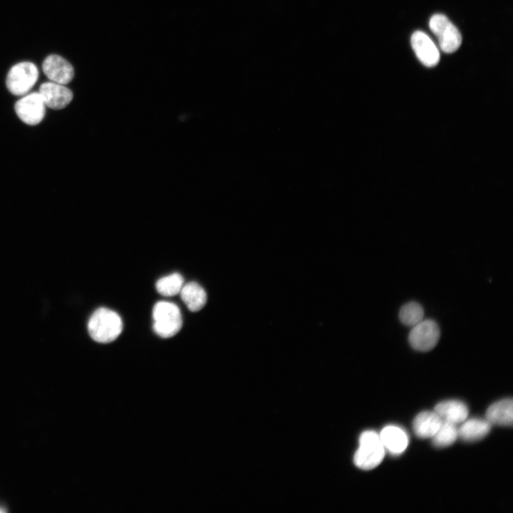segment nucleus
Listing matches in <instances>:
<instances>
[{"label":"nucleus","instance_id":"obj_13","mask_svg":"<svg viewBox=\"0 0 513 513\" xmlns=\"http://www.w3.org/2000/svg\"><path fill=\"white\" fill-rule=\"evenodd\" d=\"M442 423L441 418L435 411L420 413L413 420V429L420 438H431Z\"/></svg>","mask_w":513,"mask_h":513},{"label":"nucleus","instance_id":"obj_9","mask_svg":"<svg viewBox=\"0 0 513 513\" xmlns=\"http://www.w3.org/2000/svg\"><path fill=\"white\" fill-rule=\"evenodd\" d=\"M38 93L46 106L55 110L67 106L73 97L72 91L65 85L53 81L43 83Z\"/></svg>","mask_w":513,"mask_h":513},{"label":"nucleus","instance_id":"obj_12","mask_svg":"<svg viewBox=\"0 0 513 513\" xmlns=\"http://www.w3.org/2000/svg\"><path fill=\"white\" fill-rule=\"evenodd\" d=\"M442 421L455 425L462 423L468 416V408L465 403L457 400H449L437 403L434 410Z\"/></svg>","mask_w":513,"mask_h":513},{"label":"nucleus","instance_id":"obj_1","mask_svg":"<svg viewBox=\"0 0 513 513\" xmlns=\"http://www.w3.org/2000/svg\"><path fill=\"white\" fill-rule=\"evenodd\" d=\"M123 322L115 311L106 309H96L88 322V331L90 337L99 343H110L121 333Z\"/></svg>","mask_w":513,"mask_h":513},{"label":"nucleus","instance_id":"obj_14","mask_svg":"<svg viewBox=\"0 0 513 513\" xmlns=\"http://www.w3.org/2000/svg\"><path fill=\"white\" fill-rule=\"evenodd\" d=\"M486 420L491 425L511 426L513 422L512 399L505 398L492 404L486 411Z\"/></svg>","mask_w":513,"mask_h":513},{"label":"nucleus","instance_id":"obj_17","mask_svg":"<svg viewBox=\"0 0 513 513\" xmlns=\"http://www.w3.org/2000/svg\"><path fill=\"white\" fill-rule=\"evenodd\" d=\"M184 279L178 273H173L159 279L155 284L159 294L165 296H172L180 294Z\"/></svg>","mask_w":513,"mask_h":513},{"label":"nucleus","instance_id":"obj_11","mask_svg":"<svg viewBox=\"0 0 513 513\" xmlns=\"http://www.w3.org/2000/svg\"><path fill=\"white\" fill-rule=\"evenodd\" d=\"M379 435L385 451L392 455H400L408 445L407 432L398 425H386L382 429Z\"/></svg>","mask_w":513,"mask_h":513},{"label":"nucleus","instance_id":"obj_3","mask_svg":"<svg viewBox=\"0 0 513 513\" xmlns=\"http://www.w3.org/2000/svg\"><path fill=\"white\" fill-rule=\"evenodd\" d=\"M154 331L160 337L170 338L179 332L182 318L178 306L172 302L158 301L153 307Z\"/></svg>","mask_w":513,"mask_h":513},{"label":"nucleus","instance_id":"obj_2","mask_svg":"<svg viewBox=\"0 0 513 513\" xmlns=\"http://www.w3.org/2000/svg\"><path fill=\"white\" fill-rule=\"evenodd\" d=\"M385 450L375 431L366 430L359 437V447L354 455V463L360 469L372 470L383 461Z\"/></svg>","mask_w":513,"mask_h":513},{"label":"nucleus","instance_id":"obj_5","mask_svg":"<svg viewBox=\"0 0 513 513\" xmlns=\"http://www.w3.org/2000/svg\"><path fill=\"white\" fill-rule=\"evenodd\" d=\"M432 32L436 36L441 50L451 53L461 45L462 36L456 26L443 14L433 15L429 21Z\"/></svg>","mask_w":513,"mask_h":513},{"label":"nucleus","instance_id":"obj_7","mask_svg":"<svg viewBox=\"0 0 513 513\" xmlns=\"http://www.w3.org/2000/svg\"><path fill=\"white\" fill-rule=\"evenodd\" d=\"M46 105L38 92L28 93L15 104L18 117L26 124L35 125L44 118Z\"/></svg>","mask_w":513,"mask_h":513},{"label":"nucleus","instance_id":"obj_10","mask_svg":"<svg viewBox=\"0 0 513 513\" xmlns=\"http://www.w3.org/2000/svg\"><path fill=\"white\" fill-rule=\"evenodd\" d=\"M411 45L419 61L427 67L436 66L440 52L432 40L424 32L416 31L411 36Z\"/></svg>","mask_w":513,"mask_h":513},{"label":"nucleus","instance_id":"obj_20","mask_svg":"<svg viewBox=\"0 0 513 513\" xmlns=\"http://www.w3.org/2000/svg\"><path fill=\"white\" fill-rule=\"evenodd\" d=\"M6 509L0 508V512H5Z\"/></svg>","mask_w":513,"mask_h":513},{"label":"nucleus","instance_id":"obj_16","mask_svg":"<svg viewBox=\"0 0 513 513\" xmlns=\"http://www.w3.org/2000/svg\"><path fill=\"white\" fill-rule=\"evenodd\" d=\"M180 294L182 300L191 311H198L206 304L207 294L197 282L191 281L183 285Z\"/></svg>","mask_w":513,"mask_h":513},{"label":"nucleus","instance_id":"obj_4","mask_svg":"<svg viewBox=\"0 0 513 513\" xmlns=\"http://www.w3.org/2000/svg\"><path fill=\"white\" fill-rule=\"evenodd\" d=\"M38 78L37 66L31 62L24 61L10 68L6 76V84L11 93L23 96L30 91Z\"/></svg>","mask_w":513,"mask_h":513},{"label":"nucleus","instance_id":"obj_15","mask_svg":"<svg viewBox=\"0 0 513 513\" xmlns=\"http://www.w3.org/2000/svg\"><path fill=\"white\" fill-rule=\"evenodd\" d=\"M491 426L486 419H466L457 428L458 437L466 442L480 440L489 433Z\"/></svg>","mask_w":513,"mask_h":513},{"label":"nucleus","instance_id":"obj_19","mask_svg":"<svg viewBox=\"0 0 513 513\" xmlns=\"http://www.w3.org/2000/svg\"><path fill=\"white\" fill-rule=\"evenodd\" d=\"M424 309L418 302L410 301L399 311L400 322L407 326H413L423 319Z\"/></svg>","mask_w":513,"mask_h":513},{"label":"nucleus","instance_id":"obj_18","mask_svg":"<svg viewBox=\"0 0 513 513\" xmlns=\"http://www.w3.org/2000/svg\"><path fill=\"white\" fill-rule=\"evenodd\" d=\"M458 437L456 425L442 421L440 427L431 437L432 444L437 447H445L452 445Z\"/></svg>","mask_w":513,"mask_h":513},{"label":"nucleus","instance_id":"obj_6","mask_svg":"<svg viewBox=\"0 0 513 513\" xmlns=\"http://www.w3.org/2000/svg\"><path fill=\"white\" fill-rule=\"evenodd\" d=\"M440 331L437 323L432 319H423L412 326L408 334L411 347L418 351L426 352L437 344Z\"/></svg>","mask_w":513,"mask_h":513},{"label":"nucleus","instance_id":"obj_8","mask_svg":"<svg viewBox=\"0 0 513 513\" xmlns=\"http://www.w3.org/2000/svg\"><path fill=\"white\" fill-rule=\"evenodd\" d=\"M44 74L55 83L66 85L74 77L72 65L61 56L52 54L47 56L42 63Z\"/></svg>","mask_w":513,"mask_h":513}]
</instances>
